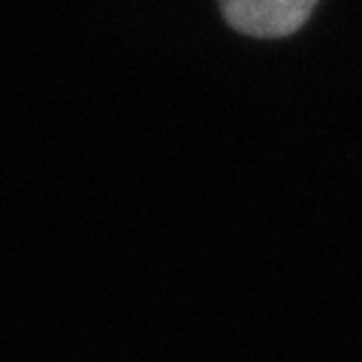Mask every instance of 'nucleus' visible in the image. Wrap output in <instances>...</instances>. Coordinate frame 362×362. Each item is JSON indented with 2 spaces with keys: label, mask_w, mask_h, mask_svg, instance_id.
Instances as JSON below:
<instances>
[{
  "label": "nucleus",
  "mask_w": 362,
  "mask_h": 362,
  "mask_svg": "<svg viewBox=\"0 0 362 362\" xmlns=\"http://www.w3.org/2000/svg\"><path fill=\"white\" fill-rule=\"evenodd\" d=\"M226 25L245 37L281 40L311 18L317 0H218Z\"/></svg>",
  "instance_id": "obj_1"
}]
</instances>
